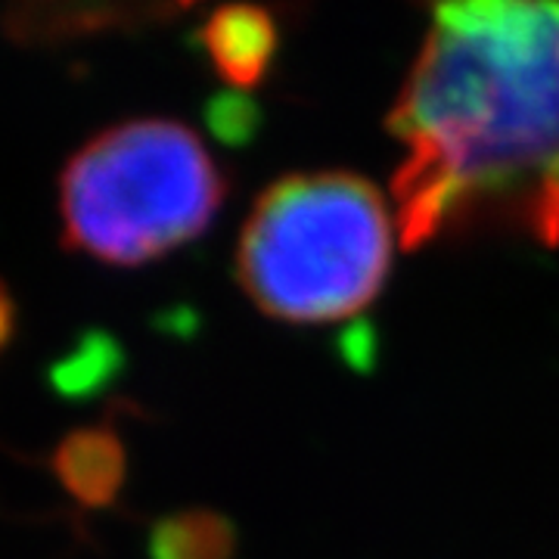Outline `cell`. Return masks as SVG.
Wrapping results in <instances>:
<instances>
[{
	"label": "cell",
	"instance_id": "obj_1",
	"mask_svg": "<svg viewBox=\"0 0 559 559\" xmlns=\"http://www.w3.org/2000/svg\"><path fill=\"white\" fill-rule=\"evenodd\" d=\"M385 124L404 249L495 227L557 249L559 3L436 7Z\"/></svg>",
	"mask_w": 559,
	"mask_h": 559
},
{
	"label": "cell",
	"instance_id": "obj_2",
	"mask_svg": "<svg viewBox=\"0 0 559 559\" xmlns=\"http://www.w3.org/2000/svg\"><path fill=\"white\" fill-rule=\"evenodd\" d=\"M389 261L392 218L370 180L289 175L261 193L242 224L237 280L267 318L336 323L380 296Z\"/></svg>",
	"mask_w": 559,
	"mask_h": 559
},
{
	"label": "cell",
	"instance_id": "obj_3",
	"mask_svg": "<svg viewBox=\"0 0 559 559\" xmlns=\"http://www.w3.org/2000/svg\"><path fill=\"white\" fill-rule=\"evenodd\" d=\"M224 197L227 178L190 128L121 121L62 168V249L116 267L150 264L197 240Z\"/></svg>",
	"mask_w": 559,
	"mask_h": 559
},
{
	"label": "cell",
	"instance_id": "obj_4",
	"mask_svg": "<svg viewBox=\"0 0 559 559\" xmlns=\"http://www.w3.org/2000/svg\"><path fill=\"white\" fill-rule=\"evenodd\" d=\"M178 13V7H124V3H16L0 16L3 38L20 47H57L62 40L138 28Z\"/></svg>",
	"mask_w": 559,
	"mask_h": 559
},
{
	"label": "cell",
	"instance_id": "obj_5",
	"mask_svg": "<svg viewBox=\"0 0 559 559\" xmlns=\"http://www.w3.org/2000/svg\"><path fill=\"white\" fill-rule=\"evenodd\" d=\"M50 473L84 510H106L121 495L128 451L112 419L72 429L50 454Z\"/></svg>",
	"mask_w": 559,
	"mask_h": 559
},
{
	"label": "cell",
	"instance_id": "obj_6",
	"mask_svg": "<svg viewBox=\"0 0 559 559\" xmlns=\"http://www.w3.org/2000/svg\"><path fill=\"white\" fill-rule=\"evenodd\" d=\"M202 50L234 91L264 81L277 53V20L249 3L221 7L200 28Z\"/></svg>",
	"mask_w": 559,
	"mask_h": 559
},
{
	"label": "cell",
	"instance_id": "obj_7",
	"mask_svg": "<svg viewBox=\"0 0 559 559\" xmlns=\"http://www.w3.org/2000/svg\"><path fill=\"white\" fill-rule=\"evenodd\" d=\"M124 345L109 330H81L60 358L47 367V389L60 401H94L124 373Z\"/></svg>",
	"mask_w": 559,
	"mask_h": 559
},
{
	"label": "cell",
	"instance_id": "obj_8",
	"mask_svg": "<svg viewBox=\"0 0 559 559\" xmlns=\"http://www.w3.org/2000/svg\"><path fill=\"white\" fill-rule=\"evenodd\" d=\"M150 559H234L237 528L215 510H178L156 520L146 538Z\"/></svg>",
	"mask_w": 559,
	"mask_h": 559
},
{
	"label": "cell",
	"instance_id": "obj_9",
	"mask_svg": "<svg viewBox=\"0 0 559 559\" xmlns=\"http://www.w3.org/2000/svg\"><path fill=\"white\" fill-rule=\"evenodd\" d=\"M205 121L224 143H246L259 128V109L249 97H240L237 91L218 94L205 106Z\"/></svg>",
	"mask_w": 559,
	"mask_h": 559
},
{
	"label": "cell",
	"instance_id": "obj_10",
	"mask_svg": "<svg viewBox=\"0 0 559 559\" xmlns=\"http://www.w3.org/2000/svg\"><path fill=\"white\" fill-rule=\"evenodd\" d=\"M16 336V299L10 293V286L0 280V352Z\"/></svg>",
	"mask_w": 559,
	"mask_h": 559
}]
</instances>
